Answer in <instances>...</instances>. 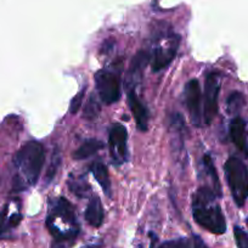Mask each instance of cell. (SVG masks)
Masks as SVG:
<instances>
[{
	"label": "cell",
	"instance_id": "obj_1",
	"mask_svg": "<svg viewBox=\"0 0 248 248\" xmlns=\"http://www.w3.org/2000/svg\"><path fill=\"white\" fill-rule=\"evenodd\" d=\"M44 147L40 142L30 141L23 145L13 159V190L25 191L37 184L44 166Z\"/></svg>",
	"mask_w": 248,
	"mask_h": 248
},
{
	"label": "cell",
	"instance_id": "obj_2",
	"mask_svg": "<svg viewBox=\"0 0 248 248\" xmlns=\"http://www.w3.org/2000/svg\"><path fill=\"white\" fill-rule=\"evenodd\" d=\"M46 228L54 237L52 248H70L79 233L76 211L71 202L59 197L50 204Z\"/></svg>",
	"mask_w": 248,
	"mask_h": 248
},
{
	"label": "cell",
	"instance_id": "obj_3",
	"mask_svg": "<svg viewBox=\"0 0 248 248\" xmlns=\"http://www.w3.org/2000/svg\"><path fill=\"white\" fill-rule=\"evenodd\" d=\"M216 199L219 197L209 186L199 187L192 197V216L200 226L209 232L221 235L226 231V220Z\"/></svg>",
	"mask_w": 248,
	"mask_h": 248
},
{
	"label": "cell",
	"instance_id": "obj_4",
	"mask_svg": "<svg viewBox=\"0 0 248 248\" xmlns=\"http://www.w3.org/2000/svg\"><path fill=\"white\" fill-rule=\"evenodd\" d=\"M224 169L233 201L238 207H242L248 199V168L240 158L231 156Z\"/></svg>",
	"mask_w": 248,
	"mask_h": 248
},
{
	"label": "cell",
	"instance_id": "obj_5",
	"mask_svg": "<svg viewBox=\"0 0 248 248\" xmlns=\"http://www.w3.org/2000/svg\"><path fill=\"white\" fill-rule=\"evenodd\" d=\"M97 94L102 102L112 105L117 102L121 96V78L118 73L108 70H100L95 75Z\"/></svg>",
	"mask_w": 248,
	"mask_h": 248
},
{
	"label": "cell",
	"instance_id": "obj_6",
	"mask_svg": "<svg viewBox=\"0 0 248 248\" xmlns=\"http://www.w3.org/2000/svg\"><path fill=\"white\" fill-rule=\"evenodd\" d=\"M220 92V77L219 73L211 72L204 83V105L203 121L206 124H211L218 112V95Z\"/></svg>",
	"mask_w": 248,
	"mask_h": 248
},
{
	"label": "cell",
	"instance_id": "obj_7",
	"mask_svg": "<svg viewBox=\"0 0 248 248\" xmlns=\"http://www.w3.org/2000/svg\"><path fill=\"white\" fill-rule=\"evenodd\" d=\"M128 132L123 124L116 123L111 127L108 137L109 154L113 163L123 164L128 161Z\"/></svg>",
	"mask_w": 248,
	"mask_h": 248
},
{
	"label": "cell",
	"instance_id": "obj_8",
	"mask_svg": "<svg viewBox=\"0 0 248 248\" xmlns=\"http://www.w3.org/2000/svg\"><path fill=\"white\" fill-rule=\"evenodd\" d=\"M186 106L189 109L190 118L195 127H201L203 121V108H202V92L197 79H191L186 83L184 90Z\"/></svg>",
	"mask_w": 248,
	"mask_h": 248
},
{
	"label": "cell",
	"instance_id": "obj_9",
	"mask_svg": "<svg viewBox=\"0 0 248 248\" xmlns=\"http://www.w3.org/2000/svg\"><path fill=\"white\" fill-rule=\"evenodd\" d=\"M179 42L180 39L175 35L169 40L167 45H158L155 47L151 59V67L154 72H159L170 65L178 51Z\"/></svg>",
	"mask_w": 248,
	"mask_h": 248
},
{
	"label": "cell",
	"instance_id": "obj_10",
	"mask_svg": "<svg viewBox=\"0 0 248 248\" xmlns=\"http://www.w3.org/2000/svg\"><path fill=\"white\" fill-rule=\"evenodd\" d=\"M13 203H6L1 211H0V238L13 237V231L20 225L22 220L18 204L15 209H13Z\"/></svg>",
	"mask_w": 248,
	"mask_h": 248
},
{
	"label": "cell",
	"instance_id": "obj_11",
	"mask_svg": "<svg viewBox=\"0 0 248 248\" xmlns=\"http://www.w3.org/2000/svg\"><path fill=\"white\" fill-rule=\"evenodd\" d=\"M128 104H129L130 111H132L135 122H137L138 129L141 130V132H146L147 124H149V112L138 96L133 84L128 88Z\"/></svg>",
	"mask_w": 248,
	"mask_h": 248
},
{
	"label": "cell",
	"instance_id": "obj_12",
	"mask_svg": "<svg viewBox=\"0 0 248 248\" xmlns=\"http://www.w3.org/2000/svg\"><path fill=\"white\" fill-rule=\"evenodd\" d=\"M230 138L238 151L248 157V137L246 122L241 117H235L230 123Z\"/></svg>",
	"mask_w": 248,
	"mask_h": 248
},
{
	"label": "cell",
	"instance_id": "obj_13",
	"mask_svg": "<svg viewBox=\"0 0 248 248\" xmlns=\"http://www.w3.org/2000/svg\"><path fill=\"white\" fill-rule=\"evenodd\" d=\"M85 220L93 228H100L105 218V211L101 200L97 196H93L85 209Z\"/></svg>",
	"mask_w": 248,
	"mask_h": 248
},
{
	"label": "cell",
	"instance_id": "obj_14",
	"mask_svg": "<svg viewBox=\"0 0 248 248\" xmlns=\"http://www.w3.org/2000/svg\"><path fill=\"white\" fill-rule=\"evenodd\" d=\"M90 170H92L95 180L99 183L101 189L105 191V194L109 196L111 195V180H109L108 170H107L106 166L101 162H94Z\"/></svg>",
	"mask_w": 248,
	"mask_h": 248
},
{
	"label": "cell",
	"instance_id": "obj_15",
	"mask_svg": "<svg viewBox=\"0 0 248 248\" xmlns=\"http://www.w3.org/2000/svg\"><path fill=\"white\" fill-rule=\"evenodd\" d=\"M104 147V144H102L100 140L96 139H89V140H85L79 147L75 151L73 154V158L77 159V161H82V159L85 158H89L90 156L96 154L97 151Z\"/></svg>",
	"mask_w": 248,
	"mask_h": 248
},
{
	"label": "cell",
	"instance_id": "obj_16",
	"mask_svg": "<svg viewBox=\"0 0 248 248\" xmlns=\"http://www.w3.org/2000/svg\"><path fill=\"white\" fill-rule=\"evenodd\" d=\"M203 169H204V173H206L207 176L209 178V183H212L214 191L217 192V195H218L219 197H221L220 183H219V178L218 175H217L216 168H214L213 159L211 158L209 155H204L203 156Z\"/></svg>",
	"mask_w": 248,
	"mask_h": 248
},
{
	"label": "cell",
	"instance_id": "obj_17",
	"mask_svg": "<svg viewBox=\"0 0 248 248\" xmlns=\"http://www.w3.org/2000/svg\"><path fill=\"white\" fill-rule=\"evenodd\" d=\"M156 237H152V242H151V247L150 248H192V243L189 238L181 237V238H176V240H169V241H164L162 242L161 245L157 246L156 245Z\"/></svg>",
	"mask_w": 248,
	"mask_h": 248
},
{
	"label": "cell",
	"instance_id": "obj_18",
	"mask_svg": "<svg viewBox=\"0 0 248 248\" xmlns=\"http://www.w3.org/2000/svg\"><path fill=\"white\" fill-rule=\"evenodd\" d=\"M245 105V97L240 93H232L228 99V111L230 113H238Z\"/></svg>",
	"mask_w": 248,
	"mask_h": 248
},
{
	"label": "cell",
	"instance_id": "obj_19",
	"mask_svg": "<svg viewBox=\"0 0 248 248\" xmlns=\"http://www.w3.org/2000/svg\"><path fill=\"white\" fill-rule=\"evenodd\" d=\"M68 186H70V189L79 197H84L85 195H87V192L90 190L87 181L82 180V179H77V178L70 179V181H68Z\"/></svg>",
	"mask_w": 248,
	"mask_h": 248
},
{
	"label": "cell",
	"instance_id": "obj_20",
	"mask_svg": "<svg viewBox=\"0 0 248 248\" xmlns=\"http://www.w3.org/2000/svg\"><path fill=\"white\" fill-rule=\"evenodd\" d=\"M233 233H235V240L237 247L248 248V235L240 228V226H235V228H233Z\"/></svg>",
	"mask_w": 248,
	"mask_h": 248
},
{
	"label": "cell",
	"instance_id": "obj_21",
	"mask_svg": "<svg viewBox=\"0 0 248 248\" xmlns=\"http://www.w3.org/2000/svg\"><path fill=\"white\" fill-rule=\"evenodd\" d=\"M84 93H85V89H83L82 92L78 93V94L72 99V101H71V106H70L71 113L76 114L78 111H79L80 106H82L83 104V99H84Z\"/></svg>",
	"mask_w": 248,
	"mask_h": 248
},
{
	"label": "cell",
	"instance_id": "obj_22",
	"mask_svg": "<svg viewBox=\"0 0 248 248\" xmlns=\"http://www.w3.org/2000/svg\"><path fill=\"white\" fill-rule=\"evenodd\" d=\"M97 112H99L97 102L94 101V97H92V99L89 100V102L87 104V107H85V117H87V118H94L97 114Z\"/></svg>",
	"mask_w": 248,
	"mask_h": 248
},
{
	"label": "cell",
	"instance_id": "obj_23",
	"mask_svg": "<svg viewBox=\"0 0 248 248\" xmlns=\"http://www.w3.org/2000/svg\"><path fill=\"white\" fill-rule=\"evenodd\" d=\"M59 164H60L59 154H54V156H52V159H51V163H50L49 169H47V180L49 181L51 180V179L55 176V174H56L57 168H59Z\"/></svg>",
	"mask_w": 248,
	"mask_h": 248
},
{
	"label": "cell",
	"instance_id": "obj_24",
	"mask_svg": "<svg viewBox=\"0 0 248 248\" xmlns=\"http://www.w3.org/2000/svg\"><path fill=\"white\" fill-rule=\"evenodd\" d=\"M192 247H194V248H209L208 246L204 243V241L197 235L194 236V241H192Z\"/></svg>",
	"mask_w": 248,
	"mask_h": 248
},
{
	"label": "cell",
	"instance_id": "obj_25",
	"mask_svg": "<svg viewBox=\"0 0 248 248\" xmlns=\"http://www.w3.org/2000/svg\"><path fill=\"white\" fill-rule=\"evenodd\" d=\"M83 248H102V243H92V245L84 246Z\"/></svg>",
	"mask_w": 248,
	"mask_h": 248
},
{
	"label": "cell",
	"instance_id": "obj_26",
	"mask_svg": "<svg viewBox=\"0 0 248 248\" xmlns=\"http://www.w3.org/2000/svg\"><path fill=\"white\" fill-rule=\"evenodd\" d=\"M247 225H248V218H247Z\"/></svg>",
	"mask_w": 248,
	"mask_h": 248
}]
</instances>
